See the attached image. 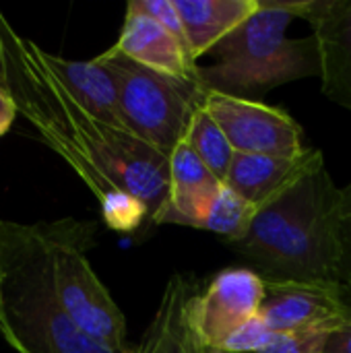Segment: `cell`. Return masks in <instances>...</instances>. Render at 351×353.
<instances>
[{"mask_svg": "<svg viewBox=\"0 0 351 353\" xmlns=\"http://www.w3.org/2000/svg\"><path fill=\"white\" fill-rule=\"evenodd\" d=\"M0 64L19 114L95 194L103 223L112 232L132 230L143 217V203L153 221L168 199L170 157L81 108L46 66L41 48L19 35L4 14Z\"/></svg>", "mask_w": 351, "mask_h": 353, "instance_id": "cell-1", "label": "cell"}, {"mask_svg": "<svg viewBox=\"0 0 351 353\" xmlns=\"http://www.w3.org/2000/svg\"><path fill=\"white\" fill-rule=\"evenodd\" d=\"M339 194L319 149L304 174L254 213L230 246L263 279L341 283Z\"/></svg>", "mask_w": 351, "mask_h": 353, "instance_id": "cell-2", "label": "cell"}, {"mask_svg": "<svg viewBox=\"0 0 351 353\" xmlns=\"http://www.w3.org/2000/svg\"><path fill=\"white\" fill-rule=\"evenodd\" d=\"M0 335L17 353H122L87 337L64 312L43 221L0 219Z\"/></svg>", "mask_w": 351, "mask_h": 353, "instance_id": "cell-3", "label": "cell"}, {"mask_svg": "<svg viewBox=\"0 0 351 353\" xmlns=\"http://www.w3.org/2000/svg\"><path fill=\"white\" fill-rule=\"evenodd\" d=\"M310 0H261V8L228 35L211 66H199L207 91L252 99L292 81L321 74L314 37L292 39V19L306 17Z\"/></svg>", "mask_w": 351, "mask_h": 353, "instance_id": "cell-4", "label": "cell"}, {"mask_svg": "<svg viewBox=\"0 0 351 353\" xmlns=\"http://www.w3.org/2000/svg\"><path fill=\"white\" fill-rule=\"evenodd\" d=\"M114 77L126 130L170 157L184 141L194 114L205 105L207 89L199 79L174 77L120 54L95 56Z\"/></svg>", "mask_w": 351, "mask_h": 353, "instance_id": "cell-5", "label": "cell"}, {"mask_svg": "<svg viewBox=\"0 0 351 353\" xmlns=\"http://www.w3.org/2000/svg\"><path fill=\"white\" fill-rule=\"evenodd\" d=\"M46 228L52 242L56 290L64 312L93 341L114 352H132L126 343L124 314L85 254L93 246L97 223L68 217L46 221Z\"/></svg>", "mask_w": 351, "mask_h": 353, "instance_id": "cell-6", "label": "cell"}, {"mask_svg": "<svg viewBox=\"0 0 351 353\" xmlns=\"http://www.w3.org/2000/svg\"><path fill=\"white\" fill-rule=\"evenodd\" d=\"M205 110L225 132L236 153L302 157L308 151L302 126L281 108L207 91Z\"/></svg>", "mask_w": 351, "mask_h": 353, "instance_id": "cell-7", "label": "cell"}, {"mask_svg": "<svg viewBox=\"0 0 351 353\" xmlns=\"http://www.w3.org/2000/svg\"><path fill=\"white\" fill-rule=\"evenodd\" d=\"M265 300V279L250 267L219 271L205 290H199L190 321L197 339L209 347H223L246 323L259 316Z\"/></svg>", "mask_w": 351, "mask_h": 353, "instance_id": "cell-8", "label": "cell"}, {"mask_svg": "<svg viewBox=\"0 0 351 353\" xmlns=\"http://www.w3.org/2000/svg\"><path fill=\"white\" fill-rule=\"evenodd\" d=\"M343 310V283L265 279V300L259 316L273 333H296L331 329L341 321Z\"/></svg>", "mask_w": 351, "mask_h": 353, "instance_id": "cell-9", "label": "cell"}, {"mask_svg": "<svg viewBox=\"0 0 351 353\" xmlns=\"http://www.w3.org/2000/svg\"><path fill=\"white\" fill-rule=\"evenodd\" d=\"M304 19L319 48L323 93L351 112V0H310Z\"/></svg>", "mask_w": 351, "mask_h": 353, "instance_id": "cell-10", "label": "cell"}, {"mask_svg": "<svg viewBox=\"0 0 351 353\" xmlns=\"http://www.w3.org/2000/svg\"><path fill=\"white\" fill-rule=\"evenodd\" d=\"M223 184L182 141L170 155V190L153 223L199 230Z\"/></svg>", "mask_w": 351, "mask_h": 353, "instance_id": "cell-11", "label": "cell"}, {"mask_svg": "<svg viewBox=\"0 0 351 353\" xmlns=\"http://www.w3.org/2000/svg\"><path fill=\"white\" fill-rule=\"evenodd\" d=\"M106 52L126 56L137 64L166 74L199 79V66L190 50L161 23L132 8H126L122 31Z\"/></svg>", "mask_w": 351, "mask_h": 353, "instance_id": "cell-12", "label": "cell"}, {"mask_svg": "<svg viewBox=\"0 0 351 353\" xmlns=\"http://www.w3.org/2000/svg\"><path fill=\"white\" fill-rule=\"evenodd\" d=\"M199 290L190 277L172 275L134 353H199V339L190 321V306Z\"/></svg>", "mask_w": 351, "mask_h": 353, "instance_id": "cell-13", "label": "cell"}, {"mask_svg": "<svg viewBox=\"0 0 351 353\" xmlns=\"http://www.w3.org/2000/svg\"><path fill=\"white\" fill-rule=\"evenodd\" d=\"M41 58L50 72L60 81V85L81 108H85L91 116L126 130L120 114L116 81L101 62H97L95 58L85 62L68 60L46 50H41Z\"/></svg>", "mask_w": 351, "mask_h": 353, "instance_id": "cell-14", "label": "cell"}, {"mask_svg": "<svg viewBox=\"0 0 351 353\" xmlns=\"http://www.w3.org/2000/svg\"><path fill=\"white\" fill-rule=\"evenodd\" d=\"M312 155L314 149H308L302 157L236 153L225 178V186L259 211L304 174Z\"/></svg>", "mask_w": 351, "mask_h": 353, "instance_id": "cell-15", "label": "cell"}, {"mask_svg": "<svg viewBox=\"0 0 351 353\" xmlns=\"http://www.w3.org/2000/svg\"><path fill=\"white\" fill-rule=\"evenodd\" d=\"M192 58L213 52L228 35L244 25L261 0H176Z\"/></svg>", "mask_w": 351, "mask_h": 353, "instance_id": "cell-16", "label": "cell"}, {"mask_svg": "<svg viewBox=\"0 0 351 353\" xmlns=\"http://www.w3.org/2000/svg\"><path fill=\"white\" fill-rule=\"evenodd\" d=\"M184 143L199 155V159L221 180L225 182L230 165L236 157L234 147L230 145L225 132L219 128V124L211 118V114L205 110V105L194 114Z\"/></svg>", "mask_w": 351, "mask_h": 353, "instance_id": "cell-17", "label": "cell"}, {"mask_svg": "<svg viewBox=\"0 0 351 353\" xmlns=\"http://www.w3.org/2000/svg\"><path fill=\"white\" fill-rule=\"evenodd\" d=\"M254 213L257 209L252 205H248L242 196H238L232 188L223 184L207 215L203 217L199 230L217 234L230 244L248 230L250 221L254 219Z\"/></svg>", "mask_w": 351, "mask_h": 353, "instance_id": "cell-18", "label": "cell"}, {"mask_svg": "<svg viewBox=\"0 0 351 353\" xmlns=\"http://www.w3.org/2000/svg\"><path fill=\"white\" fill-rule=\"evenodd\" d=\"M331 329L275 333L273 341L259 353H323L327 335L331 333Z\"/></svg>", "mask_w": 351, "mask_h": 353, "instance_id": "cell-19", "label": "cell"}, {"mask_svg": "<svg viewBox=\"0 0 351 353\" xmlns=\"http://www.w3.org/2000/svg\"><path fill=\"white\" fill-rule=\"evenodd\" d=\"M126 8L139 10L151 19H155L157 23H161L172 35H176L186 48H188V39H186V31L184 25L180 21V12L176 8V0H130ZM190 50V48H188ZM192 54V52H190Z\"/></svg>", "mask_w": 351, "mask_h": 353, "instance_id": "cell-20", "label": "cell"}, {"mask_svg": "<svg viewBox=\"0 0 351 353\" xmlns=\"http://www.w3.org/2000/svg\"><path fill=\"white\" fill-rule=\"evenodd\" d=\"M273 337L275 333L265 325L261 316H257L250 323H246L221 350L232 353H259L273 341Z\"/></svg>", "mask_w": 351, "mask_h": 353, "instance_id": "cell-21", "label": "cell"}, {"mask_svg": "<svg viewBox=\"0 0 351 353\" xmlns=\"http://www.w3.org/2000/svg\"><path fill=\"white\" fill-rule=\"evenodd\" d=\"M339 279L343 285H351V182L341 188L339 194Z\"/></svg>", "mask_w": 351, "mask_h": 353, "instance_id": "cell-22", "label": "cell"}, {"mask_svg": "<svg viewBox=\"0 0 351 353\" xmlns=\"http://www.w3.org/2000/svg\"><path fill=\"white\" fill-rule=\"evenodd\" d=\"M323 353H351V285H345V310L327 335Z\"/></svg>", "mask_w": 351, "mask_h": 353, "instance_id": "cell-23", "label": "cell"}, {"mask_svg": "<svg viewBox=\"0 0 351 353\" xmlns=\"http://www.w3.org/2000/svg\"><path fill=\"white\" fill-rule=\"evenodd\" d=\"M17 116H19L17 99L12 97L10 89L4 83H0V139L10 130Z\"/></svg>", "mask_w": 351, "mask_h": 353, "instance_id": "cell-24", "label": "cell"}, {"mask_svg": "<svg viewBox=\"0 0 351 353\" xmlns=\"http://www.w3.org/2000/svg\"><path fill=\"white\" fill-rule=\"evenodd\" d=\"M199 353H232V352H225V350H219V347H209V345H203V343L199 341Z\"/></svg>", "mask_w": 351, "mask_h": 353, "instance_id": "cell-25", "label": "cell"}, {"mask_svg": "<svg viewBox=\"0 0 351 353\" xmlns=\"http://www.w3.org/2000/svg\"><path fill=\"white\" fill-rule=\"evenodd\" d=\"M0 17H2V12H0ZM0 83H2V64H0Z\"/></svg>", "mask_w": 351, "mask_h": 353, "instance_id": "cell-26", "label": "cell"}]
</instances>
